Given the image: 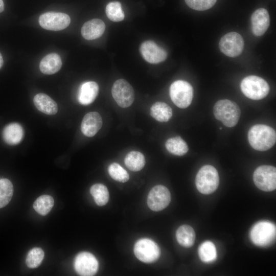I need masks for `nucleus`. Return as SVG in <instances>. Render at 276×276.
Segmentation results:
<instances>
[{
    "label": "nucleus",
    "mask_w": 276,
    "mask_h": 276,
    "mask_svg": "<svg viewBox=\"0 0 276 276\" xmlns=\"http://www.w3.org/2000/svg\"><path fill=\"white\" fill-rule=\"evenodd\" d=\"M169 94L174 104L180 108H186L191 103L193 98V88L188 82L176 80L170 86Z\"/></svg>",
    "instance_id": "nucleus-5"
},
{
    "label": "nucleus",
    "mask_w": 276,
    "mask_h": 276,
    "mask_svg": "<svg viewBox=\"0 0 276 276\" xmlns=\"http://www.w3.org/2000/svg\"><path fill=\"white\" fill-rule=\"evenodd\" d=\"M191 8L197 11H204L212 8L217 0H185Z\"/></svg>",
    "instance_id": "nucleus-33"
},
{
    "label": "nucleus",
    "mask_w": 276,
    "mask_h": 276,
    "mask_svg": "<svg viewBox=\"0 0 276 276\" xmlns=\"http://www.w3.org/2000/svg\"><path fill=\"white\" fill-rule=\"evenodd\" d=\"M24 135V129L21 125L17 123H11L7 125L2 132L3 140L7 144L10 145L19 144L22 140Z\"/></svg>",
    "instance_id": "nucleus-19"
},
{
    "label": "nucleus",
    "mask_w": 276,
    "mask_h": 276,
    "mask_svg": "<svg viewBox=\"0 0 276 276\" xmlns=\"http://www.w3.org/2000/svg\"><path fill=\"white\" fill-rule=\"evenodd\" d=\"M99 91V86L95 81H87L82 83L79 87L78 99L79 102L84 105L93 103L96 98Z\"/></svg>",
    "instance_id": "nucleus-18"
},
{
    "label": "nucleus",
    "mask_w": 276,
    "mask_h": 276,
    "mask_svg": "<svg viewBox=\"0 0 276 276\" xmlns=\"http://www.w3.org/2000/svg\"><path fill=\"white\" fill-rule=\"evenodd\" d=\"M61 66L62 60L60 56L52 53L47 55L41 59L39 69L43 74L52 75L59 71Z\"/></svg>",
    "instance_id": "nucleus-21"
},
{
    "label": "nucleus",
    "mask_w": 276,
    "mask_h": 276,
    "mask_svg": "<svg viewBox=\"0 0 276 276\" xmlns=\"http://www.w3.org/2000/svg\"><path fill=\"white\" fill-rule=\"evenodd\" d=\"M165 147L170 153L177 156L185 155L189 150L187 144L179 136L167 140L165 143Z\"/></svg>",
    "instance_id": "nucleus-25"
},
{
    "label": "nucleus",
    "mask_w": 276,
    "mask_h": 276,
    "mask_svg": "<svg viewBox=\"0 0 276 276\" xmlns=\"http://www.w3.org/2000/svg\"><path fill=\"white\" fill-rule=\"evenodd\" d=\"M54 204V200L51 196L43 195L36 199L33 206L39 214L45 216L51 211Z\"/></svg>",
    "instance_id": "nucleus-28"
},
{
    "label": "nucleus",
    "mask_w": 276,
    "mask_h": 276,
    "mask_svg": "<svg viewBox=\"0 0 276 276\" xmlns=\"http://www.w3.org/2000/svg\"><path fill=\"white\" fill-rule=\"evenodd\" d=\"M124 163L130 170L139 171L144 168L145 165V158L141 152L131 151L125 156Z\"/></svg>",
    "instance_id": "nucleus-24"
},
{
    "label": "nucleus",
    "mask_w": 276,
    "mask_h": 276,
    "mask_svg": "<svg viewBox=\"0 0 276 276\" xmlns=\"http://www.w3.org/2000/svg\"><path fill=\"white\" fill-rule=\"evenodd\" d=\"M253 179L259 189L266 192L273 191L276 188V169L271 166H261L255 170Z\"/></svg>",
    "instance_id": "nucleus-8"
},
{
    "label": "nucleus",
    "mask_w": 276,
    "mask_h": 276,
    "mask_svg": "<svg viewBox=\"0 0 276 276\" xmlns=\"http://www.w3.org/2000/svg\"><path fill=\"white\" fill-rule=\"evenodd\" d=\"M195 237L194 230L189 225H181L176 232V237L178 242L185 247L193 246L195 240Z\"/></svg>",
    "instance_id": "nucleus-22"
},
{
    "label": "nucleus",
    "mask_w": 276,
    "mask_h": 276,
    "mask_svg": "<svg viewBox=\"0 0 276 276\" xmlns=\"http://www.w3.org/2000/svg\"><path fill=\"white\" fill-rule=\"evenodd\" d=\"M71 22L70 16L64 13L48 12L39 17V24L43 29L51 31H60L67 28Z\"/></svg>",
    "instance_id": "nucleus-11"
},
{
    "label": "nucleus",
    "mask_w": 276,
    "mask_h": 276,
    "mask_svg": "<svg viewBox=\"0 0 276 276\" xmlns=\"http://www.w3.org/2000/svg\"><path fill=\"white\" fill-rule=\"evenodd\" d=\"M105 29L103 20L98 18L92 19L85 22L81 30V35L86 40H94L101 37Z\"/></svg>",
    "instance_id": "nucleus-17"
},
{
    "label": "nucleus",
    "mask_w": 276,
    "mask_h": 276,
    "mask_svg": "<svg viewBox=\"0 0 276 276\" xmlns=\"http://www.w3.org/2000/svg\"><path fill=\"white\" fill-rule=\"evenodd\" d=\"M244 42L242 36L235 32H231L223 35L219 43L220 50L224 55L235 57L241 54Z\"/></svg>",
    "instance_id": "nucleus-10"
},
{
    "label": "nucleus",
    "mask_w": 276,
    "mask_h": 276,
    "mask_svg": "<svg viewBox=\"0 0 276 276\" xmlns=\"http://www.w3.org/2000/svg\"><path fill=\"white\" fill-rule=\"evenodd\" d=\"M44 254L40 247H34L29 251L26 256V263L30 268H35L40 265Z\"/></svg>",
    "instance_id": "nucleus-31"
},
{
    "label": "nucleus",
    "mask_w": 276,
    "mask_h": 276,
    "mask_svg": "<svg viewBox=\"0 0 276 276\" xmlns=\"http://www.w3.org/2000/svg\"><path fill=\"white\" fill-rule=\"evenodd\" d=\"M3 63H4L3 58L1 53H0V69L3 66Z\"/></svg>",
    "instance_id": "nucleus-35"
},
{
    "label": "nucleus",
    "mask_w": 276,
    "mask_h": 276,
    "mask_svg": "<svg viewBox=\"0 0 276 276\" xmlns=\"http://www.w3.org/2000/svg\"><path fill=\"white\" fill-rule=\"evenodd\" d=\"M140 51L143 58L152 64L163 62L167 57L166 50L151 40L143 42L140 46Z\"/></svg>",
    "instance_id": "nucleus-14"
},
{
    "label": "nucleus",
    "mask_w": 276,
    "mask_h": 276,
    "mask_svg": "<svg viewBox=\"0 0 276 276\" xmlns=\"http://www.w3.org/2000/svg\"><path fill=\"white\" fill-rule=\"evenodd\" d=\"M219 128H220V129H222V127H220Z\"/></svg>",
    "instance_id": "nucleus-36"
},
{
    "label": "nucleus",
    "mask_w": 276,
    "mask_h": 276,
    "mask_svg": "<svg viewBox=\"0 0 276 276\" xmlns=\"http://www.w3.org/2000/svg\"><path fill=\"white\" fill-rule=\"evenodd\" d=\"M240 87L246 97L255 100L265 98L269 91L268 83L263 78L254 75L245 77L241 82Z\"/></svg>",
    "instance_id": "nucleus-3"
},
{
    "label": "nucleus",
    "mask_w": 276,
    "mask_h": 276,
    "mask_svg": "<svg viewBox=\"0 0 276 276\" xmlns=\"http://www.w3.org/2000/svg\"><path fill=\"white\" fill-rule=\"evenodd\" d=\"M105 12L108 18L114 22L121 21L125 17L121 4L119 2L109 3L106 7Z\"/></svg>",
    "instance_id": "nucleus-30"
},
{
    "label": "nucleus",
    "mask_w": 276,
    "mask_h": 276,
    "mask_svg": "<svg viewBox=\"0 0 276 276\" xmlns=\"http://www.w3.org/2000/svg\"><path fill=\"white\" fill-rule=\"evenodd\" d=\"M248 140L250 146L258 151H266L275 143L276 133L271 127L257 124L252 126L248 132Z\"/></svg>",
    "instance_id": "nucleus-1"
},
{
    "label": "nucleus",
    "mask_w": 276,
    "mask_h": 276,
    "mask_svg": "<svg viewBox=\"0 0 276 276\" xmlns=\"http://www.w3.org/2000/svg\"><path fill=\"white\" fill-rule=\"evenodd\" d=\"M13 194V186L10 180L0 178V208L7 205Z\"/></svg>",
    "instance_id": "nucleus-29"
},
{
    "label": "nucleus",
    "mask_w": 276,
    "mask_h": 276,
    "mask_svg": "<svg viewBox=\"0 0 276 276\" xmlns=\"http://www.w3.org/2000/svg\"><path fill=\"white\" fill-rule=\"evenodd\" d=\"M218 173L213 166L205 165L198 171L195 179L197 190L202 194H210L213 193L219 185Z\"/></svg>",
    "instance_id": "nucleus-4"
},
{
    "label": "nucleus",
    "mask_w": 276,
    "mask_h": 276,
    "mask_svg": "<svg viewBox=\"0 0 276 276\" xmlns=\"http://www.w3.org/2000/svg\"><path fill=\"white\" fill-rule=\"evenodd\" d=\"M96 203L99 206L105 205L109 200V192L107 187L102 183H96L90 189Z\"/></svg>",
    "instance_id": "nucleus-27"
},
{
    "label": "nucleus",
    "mask_w": 276,
    "mask_h": 276,
    "mask_svg": "<svg viewBox=\"0 0 276 276\" xmlns=\"http://www.w3.org/2000/svg\"><path fill=\"white\" fill-rule=\"evenodd\" d=\"M33 102L38 110L46 114L54 115L58 111L56 102L45 94L39 93L36 95Z\"/></svg>",
    "instance_id": "nucleus-20"
},
{
    "label": "nucleus",
    "mask_w": 276,
    "mask_h": 276,
    "mask_svg": "<svg viewBox=\"0 0 276 276\" xmlns=\"http://www.w3.org/2000/svg\"><path fill=\"white\" fill-rule=\"evenodd\" d=\"M198 255L200 260L203 262H213L217 256L215 245L210 241L203 242L198 248Z\"/></svg>",
    "instance_id": "nucleus-26"
},
{
    "label": "nucleus",
    "mask_w": 276,
    "mask_h": 276,
    "mask_svg": "<svg viewBox=\"0 0 276 276\" xmlns=\"http://www.w3.org/2000/svg\"><path fill=\"white\" fill-rule=\"evenodd\" d=\"M108 172L110 177L116 181L125 182L129 180L128 172L118 163L111 164L108 168Z\"/></svg>",
    "instance_id": "nucleus-32"
},
{
    "label": "nucleus",
    "mask_w": 276,
    "mask_h": 276,
    "mask_svg": "<svg viewBox=\"0 0 276 276\" xmlns=\"http://www.w3.org/2000/svg\"><path fill=\"white\" fill-rule=\"evenodd\" d=\"M102 119L97 112H89L83 118L81 124V130L83 134L87 137L94 136L101 129Z\"/></svg>",
    "instance_id": "nucleus-16"
},
{
    "label": "nucleus",
    "mask_w": 276,
    "mask_h": 276,
    "mask_svg": "<svg viewBox=\"0 0 276 276\" xmlns=\"http://www.w3.org/2000/svg\"><path fill=\"white\" fill-rule=\"evenodd\" d=\"M133 251L140 261L147 263L156 261L160 255L158 245L148 238H143L137 241L134 244Z\"/></svg>",
    "instance_id": "nucleus-7"
},
{
    "label": "nucleus",
    "mask_w": 276,
    "mask_h": 276,
    "mask_svg": "<svg viewBox=\"0 0 276 276\" xmlns=\"http://www.w3.org/2000/svg\"><path fill=\"white\" fill-rule=\"evenodd\" d=\"M171 201L169 190L163 185L154 187L149 192L147 202L148 207L153 211H160L166 208Z\"/></svg>",
    "instance_id": "nucleus-13"
},
{
    "label": "nucleus",
    "mask_w": 276,
    "mask_h": 276,
    "mask_svg": "<svg viewBox=\"0 0 276 276\" xmlns=\"http://www.w3.org/2000/svg\"><path fill=\"white\" fill-rule=\"evenodd\" d=\"M74 264L76 272L82 276L95 275L99 267L96 258L92 254L86 251L79 252L75 258Z\"/></svg>",
    "instance_id": "nucleus-12"
},
{
    "label": "nucleus",
    "mask_w": 276,
    "mask_h": 276,
    "mask_svg": "<svg viewBox=\"0 0 276 276\" xmlns=\"http://www.w3.org/2000/svg\"><path fill=\"white\" fill-rule=\"evenodd\" d=\"M213 112L215 118L227 127H233L238 122L241 111L234 102L227 99L218 101L214 105Z\"/></svg>",
    "instance_id": "nucleus-2"
},
{
    "label": "nucleus",
    "mask_w": 276,
    "mask_h": 276,
    "mask_svg": "<svg viewBox=\"0 0 276 276\" xmlns=\"http://www.w3.org/2000/svg\"><path fill=\"white\" fill-rule=\"evenodd\" d=\"M276 228L275 225L267 221H260L252 227L250 237L256 245L266 246L272 244L275 239Z\"/></svg>",
    "instance_id": "nucleus-6"
},
{
    "label": "nucleus",
    "mask_w": 276,
    "mask_h": 276,
    "mask_svg": "<svg viewBox=\"0 0 276 276\" xmlns=\"http://www.w3.org/2000/svg\"><path fill=\"white\" fill-rule=\"evenodd\" d=\"M111 94L116 103L122 108L130 106L134 101L133 88L124 79H118L114 82L112 87Z\"/></svg>",
    "instance_id": "nucleus-9"
},
{
    "label": "nucleus",
    "mask_w": 276,
    "mask_h": 276,
    "mask_svg": "<svg viewBox=\"0 0 276 276\" xmlns=\"http://www.w3.org/2000/svg\"><path fill=\"white\" fill-rule=\"evenodd\" d=\"M4 10V4L3 0H0V13L3 12Z\"/></svg>",
    "instance_id": "nucleus-34"
},
{
    "label": "nucleus",
    "mask_w": 276,
    "mask_h": 276,
    "mask_svg": "<svg viewBox=\"0 0 276 276\" xmlns=\"http://www.w3.org/2000/svg\"><path fill=\"white\" fill-rule=\"evenodd\" d=\"M150 115L158 122H166L171 118L172 110L167 104L157 102L151 107Z\"/></svg>",
    "instance_id": "nucleus-23"
},
{
    "label": "nucleus",
    "mask_w": 276,
    "mask_h": 276,
    "mask_svg": "<svg viewBox=\"0 0 276 276\" xmlns=\"http://www.w3.org/2000/svg\"><path fill=\"white\" fill-rule=\"evenodd\" d=\"M250 20L252 32L257 36L263 35L270 24L269 13L264 8L257 9L252 14Z\"/></svg>",
    "instance_id": "nucleus-15"
}]
</instances>
